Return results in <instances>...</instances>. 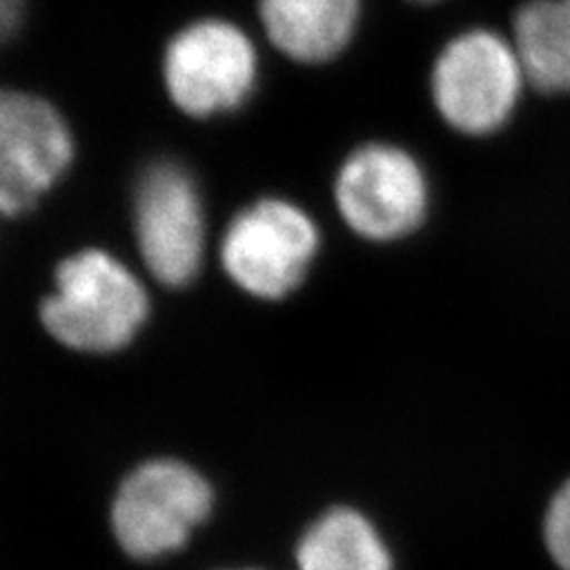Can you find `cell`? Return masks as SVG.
Wrapping results in <instances>:
<instances>
[{
  "label": "cell",
  "instance_id": "obj_1",
  "mask_svg": "<svg viewBox=\"0 0 570 570\" xmlns=\"http://www.w3.org/2000/svg\"><path fill=\"white\" fill-rule=\"evenodd\" d=\"M425 91L444 127L480 140L507 131L532 88L509 29L466 24L433 52Z\"/></svg>",
  "mask_w": 570,
  "mask_h": 570
},
{
  "label": "cell",
  "instance_id": "obj_2",
  "mask_svg": "<svg viewBox=\"0 0 570 570\" xmlns=\"http://www.w3.org/2000/svg\"><path fill=\"white\" fill-rule=\"evenodd\" d=\"M148 314L150 299L138 276L98 247L60 262L56 288L41 305L46 331L65 347L88 354L131 345Z\"/></svg>",
  "mask_w": 570,
  "mask_h": 570
},
{
  "label": "cell",
  "instance_id": "obj_3",
  "mask_svg": "<svg viewBox=\"0 0 570 570\" xmlns=\"http://www.w3.org/2000/svg\"><path fill=\"white\" fill-rule=\"evenodd\" d=\"M262 56L253 36L228 17H195L178 27L159 56L167 100L190 119L240 112L255 98Z\"/></svg>",
  "mask_w": 570,
  "mask_h": 570
},
{
  "label": "cell",
  "instance_id": "obj_4",
  "mask_svg": "<svg viewBox=\"0 0 570 570\" xmlns=\"http://www.w3.org/2000/svg\"><path fill=\"white\" fill-rule=\"evenodd\" d=\"M343 222L373 243L406 238L431 209V178L400 142L366 140L345 155L333 181Z\"/></svg>",
  "mask_w": 570,
  "mask_h": 570
},
{
  "label": "cell",
  "instance_id": "obj_5",
  "mask_svg": "<svg viewBox=\"0 0 570 570\" xmlns=\"http://www.w3.org/2000/svg\"><path fill=\"white\" fill-rule=\"evenodd\" d=\"M212 507L214 490L203 473L178 459H153L119 485L112 530L129 557L157 561L186 547Z\"/></svg>",
  "mask_w": 570,
  "mask_h": 570
},
{
  "label": "cell",
  "instance_id": "obj_6",
  "mask_svg": "<svg viewBox=\"0 0 570 570\" xmlns=\"http://www.w3.org/2000/svg\"><path fill=\"white\" fill-rule=\"evenodd\" d=\"M318 247V226L307 209L285 198H262L230 219L219 255L240 291L259 299H283L305 281Z\"/></svg>",
  "mask_w": 570,
  "mask_h": 570
},
{
  "label": "cell",
  "instance_id": "obj_7",
  "mask_svg": "<svg viewBox=\"0 0 570 570\" xmlns=\"http://www.w3.org/2000/svg\"><path fill=\"white\" fill-rule=\"evenodd\" d=\"M77 138L56 102L0 86V214L20 217L69 174Z\"/></svg>",
  "mask_w": 570,
  "mask_h": 570
},
{
  "label": "cell",
  "instance_id": "obj_8",
  "mask_svg": "<svg viewBox=\"0 0 570 570\" xmlns=\"http://www.w3.org/2000/svg\"><path fill=\"white\" fill-rule=\"evenodd\" d=\"M134 228L150 274L181 288L198 276L205 255V203L198 181L176 159H155L134 190Z\"/></svg>",
  "mask_w": 570,
  "mask_h": 570
},
{
  "label": "cell",
  "instance_id": "obj_9",
  "mask_svg": "<svg viewBox=\"0 0 570 570\" xmlns=\"http://www.w3.org/2000/svg\"><path fill=\"white\" fill-rule=\"evenodd\" d=\"M366 0H257V20L272 48L299 67L341 60L364 24Z\"/></svg>",
  "mask_w": 570,
  "mask_h": 570
},
{
  "label": "cell",
  "instance_id": "obj_10",
  "mask_svg": "<svg viewBox=\"0 0 570 570\" xmlns=\"http://www.w3.org/2000/svg\"><path fill=\"white\" fill-rule=\"evenodd\" d=\"M509 33L525 67L532 94L570 96V0H521Z\"/></svg>",
  "mask_w": 570,
  "mask_h": 570
},
{
  "label": "cell",
  "instance_id": "obj_11",
  "mask_svg": "<svg viewBox=\"0 0 570 570\" xmlns=\"http://www.w3.org/2000/svg\"><path fill=\"white\" fill-rule=\"evenodd\" d=\"M295 561L297 570H395L379 528L347 507L318 515L302 534Z\"/></svg>",
  "mask_w": 570,
  "mask_h": 570
},
{
  "label": "cell",
  "instance_id": "obj_12",
  "mask_svg": "<svg viewBox=\"0 0 570 570\" xmlns=\"http://www.w3.org/2000/svg\"><path fill=\"white\" fill-rule=\"evenodd\" d=\"M542 532L549 557L561 570H570V480L549 502Z\"/></svg>",
  "mask_w": 570,
  "mask_h": 570
},
{
  "label": "cell",
  "instance_id": "obj_13",
  "mask_svg": "<svg viewBox=\"0 0 570 570\" xmlns=\"http://www.w3.org/2000/svg\"><path fill=\"white\" fill-rule=\"evenodd\" d=\"M27 17V0H0V46L12 41Z\"/></svg>",
  "mask_w": 570,
  "mask_h": 570
},
{
  "label": "cell",
  "instance_id": "obj_14",
  "mask_svg": "<svg viewBox=\"0 0 570 570\" xmlns=\"http://www.w3.org/2000/svg\"><path fill=\"white\" fill-rule=\"evenodd\" d=\"M406 3H412V6H419V8H435V6H442V3H448V0H406Z\"/></svg>",
  "mask_w": 570,
  "mask_h": 570
}]
</instances>
